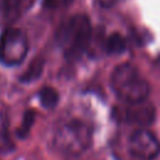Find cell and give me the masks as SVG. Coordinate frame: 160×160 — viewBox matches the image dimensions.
Segmentation results:
<instances>
[{
  "mask_svg": "<svg viewBox=\"0 0 160 160\" xmlns=\"http://www.w3.org/2000/svg\"><path fill=\"white\" fill-rule=\"evenodd\" d=\"M71 2H72V0H44L42 5L46 9H59V8L68 6Z\"/></svg>",
  "mask_w": 160,
  "mask_h": 160,
  "instance_id": "obj_12",
  "label": "cell"
},
{
  "mask_svg": "<svg viewBox=\"0 0 160 160\" xmlns=\"http://www.w3.org/2000/svg\"><path fill=\"white\" fill-rule=\"evenodd\" d=\"M29 42L25 32L16 28L4 30L0 36V61L8 66L19 65L26 56Z\"/></svg>",
  "mask_w": 160,
  "mask_h": 160,
  "instance_id": "obj_4",
  "label": "cell"
},
{
  "mask_svg": "<svg viewBox=\"0 0 160 160\" xmlns=\"http://www.w3.org/2000/svg\"><path fill=\"white\" fill-rule=\"evenodd\" d=\"M44 65L45 61L41 58H36L31 61V64L29 65V68L26 69V71L20 76V80L22 82H30V81H35L36 79H39L42 74L44 70Z\"/></svg>",
  "mask_w": 160,
  "mask_h": 160,
  "instance_id": "obj_7",
  "label": "cell"
},
{
  "mask_svg": "<svg viewBox=\"0 0 160 160\" xmlns=\"http://www.w3.org/2000/svg\"><path fill=\"white\" fill-rule=\"evenodd\" d=\"M54 144L58 150L68 155H79L90 146L91 131L85 122L71 120L58 129Z\"/></svg>",
  "mask_w": 160,
  "mask_h": 160,
  "instance_id": "obj_2",
  "label": "cell"
},
{
  "mask_svg": "<svg viewBox=\"0 0 160 160\" xmlns=\"http://www.w3.org/2000/svg\"><path fill=\"white\" fill-rule=\"evenodd\" d=\"M2 12L6 20L15 21L20 15V0H2Z\"/></svg>",
  "mask_w": 160,
  "mask_h": 160,
  "instance_id": "obj_10",
  "label": "cell"
},
{
  "mask_svg": "<svg viewBox=\"0 0 160 160\" xmlns=\"http://www.w3.org/2000/svg\"><path fill=\"white\" fill-rule=\"evenodd\" d=\"M91 39V24L86 15L78 14L61 29V40L66 45V56L76 59L88 49Z\"/></svg>",
  "mask_w": 160,
  "mask_h": 160,
  "instance_id": "obj_3",
  "label": "cell"
},
{
  "mask_svg": "<svg viewBox=\"0 0 160 160\" xmlns=\"http://www.w3.org/2000/svg\"><path fill=\"white\" fill-rule=\"evenodd\" d=\"M105 49L109 54H121L126 49V41L119 32H112L105 42Z\"/></svg>",
  "mask_w": 160,
  "mask_h": 160,
  "instance_id": "obj_8",
  "label": "cell"
},
{
  "mask_svg": "<svg viewBox=\"0 0 160 160\" xmlns=\"http://www.w3.org/2000/svg\"><path fill=\"white\" fill-rule=\"evenodd\" d=\"M34 120H35V111L34 110H28L24 114L21 125H20V128L16 131V134H18L19 138H25L30 132V129H31V126L34 124Z\"/></svg>",
  "mask_w": 160,
  "mask_h": 160,
  "instance_id": "obj_11",
  "label": "cell"
},
{
  "mask_svg": "<svg viewBox=\"0 0 160 160\" xmlns=\"http://www.w3.org/2000/svg\"><path fill=\"white\" fill-rule=\"evenodd\" d=\"M129 150L140 160H152L160 154V141L151 131L139 129L130 136Z\"/></svg>",
  "mask_w": 160,
  "mask_h": 160,
  "instance_id": "obj_5",
  "label": "cell"
},
{
  "mask_svg": "<svg viewBox=\"0 0 160 160\" xmlns=\"http://www.w3.org/2000/svg\"><path fill=\"white\" fill-rule=\"evenodd\" d=\"M110 85L116 96L126 104L145 101L150 92L149 82L140 71L129 62L115 66L110 76Z\"/></svg>",
  "mask_w": 160,
  "mask_h": 160,
  "instance_id": "obj_1",
  "label": "cell"
},
{
  "mask_svg": "<svg viewBox=\"0 0 160 160\" xmlns=\"http://www.w3.org/2000/svg\"><path fill=\"white\" fill-rule=\"evenodd\" d=\"M121 118L126 122L139 126H148L155 119V108L146 100L136 104H128L121 112Z\"/></svg>",
  "mask_w": 160,
  "mask_h": 160,
  "instance_id": "obj_6",
  "label": "cell"
},
{
  "mask_svg": "<svg viewBox=\"0 0 160 160\" xmlns=\"http://www.w3.org/2000/svg\"><path fill=\"white\" fill-rule=\"evenodd\" d=\"M40 101H41L44 108L52 109L59 102V94H58V91L55 89L45 86L40 91Z\"/></svg>",
  "mask_w": 160,
  "mask_h": 160,
  "instance_id": "obj_9",
  "label": "cell"
}]
</instances>
